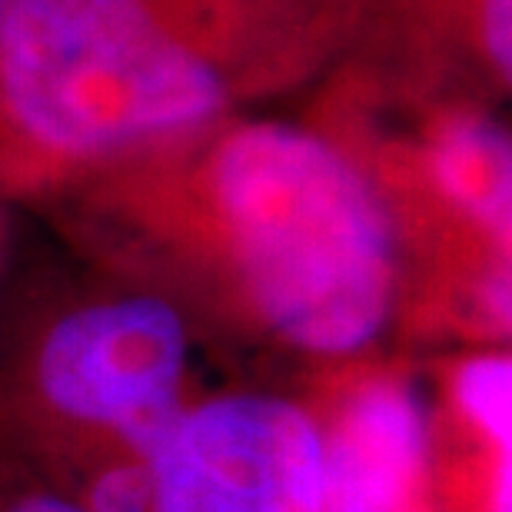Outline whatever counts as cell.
<instances>
[{
	"instance_id": "6da1fadb",
	"label": "cell",
	"mask_w": 512,
	"mask_h": 512,
	"mask_svg": "<svg viewBox=\"0 0 512 512\" xmlns=\"http://www.w3.org/2000/svg\"><path fill=\"white\" fill-rule=\"evenodd\" d=\"M350 17L353 0H10L0 130L47 167H117L326 77Z\"/></svg>"
},
{
	"instance_id": "7a4b0ae2",
	"label": "cell",
	"mask_w": 512,
	"mask_h": 512,
	"mask_svg": "<svg viewBox=\"0 0 512 512\" xmlns=\"http://www.w3.org/2000/svg\"><path fill=\"white\" fill-rule=\"evenodd\" d=\"M173 223L283 343L343 356L393 320L403 250L380 187L330 127L233 114L143 153Z\"/></svg>"
},
{
	"instance_id": "3957f363",
	"label": "cell",
	"mask_w": 512,
	"mask_h": 512,
	"mask_svg": "<svg viewBox=\"0 0 512 512\" xmlns=\"http://www.w3.org/2000/svg\"><path fill=\"white\" fill-rule=\"evenodd\" d=\"M190 336L180 310L153 293L74 306L50 326L37 356L47 406L124 443L150 463L180 419Z\"/></svg>"
},
{
	"instance_id": "277c9868",
	"label": "cell",
	"mask_w": 512,
	"mask_h": 512,
	"mask_svg": "<svg viewBox=\"0 0 512 512\" xmlns=\"http://www.w3.org/2000/svg\"><path fill=\"white\" fill-rule=\"evenodd\" d=\"M150 512H320L323 429L280 396L183 409L150 456Z\"/></svg>"
},
{
	"instance_id": "5b68a950",
	"label": "cell",
	"mask_w": 512,
	"mask_h": 512,
	"mask_svg": "<svg viewBox=\"0 0 512 512\" xmlns=\"http://www.w3.org/2000/svg\"><path fill=\"white\" fill-rule=\"evenodd\" d=\"M333 90L380 104L473 100L512 87V0H353Z\"/></svg>"
},
{
	"instance_id": "8992f818",
	"label": "cell",
	"mask_w": 512,
	"mask_h": 512,
	"mask_svg": "<svg viewBox=\"0 0 512 512\" xmlns=\"http://www.w3.org/2000/svg\"><path fill=\"white\" fill-rule=\"evenodd\" d=\"M383 107L409 124L399 140L403 180L419 187L409 197H419V207L433 213L439 227L469 240L479 256L509 266L512 143L499 107L473 100Z\"/></svg>"
},
{
	"instance_id": "52a82bcc",
	"label": "cell",
	"mask_w": 512,
	"mask_h": 512,
	"mask_svg": "<svg viewBox=\"0 0 512 512\" xmlns=\"http://www.w3.org/2000/svg\"><path fill=\"white\" fill-rule=\"evenodd\" d=\"M429 426L396 380L356 386L323 429L320 512H423Z\"/></svg>"
},
{
	"instance_id": "ba28073f",
	"label": "cell",
	"mask_w": 512,
	"mask_h": 512,
	"mask_svg": "<svg viewBox=\"0 0 512 512\" xmlns=\"http://www.w3.org/2000/svg\"><path fill=\"white\" fill-rule=\"evenodd\" d=\"M453 399L459 413L486 439L496 459H509L512 443V363L509 356L483 353L456 370Z\"/></svg>"
},
{
	"instance_id": "9c48e42d",
	"label": "cell",
	"mask_w": 512,
	"mask_h": 512,
	"mask_svg": "<svg viewBox=\"0 0 512 512\" xmlns=\"http://www.w3.org/2000/svg\"><path fill=\"white\" fill-rule=\"evenodd\" d=\"M87 512H150V466L133 459L97 479Z\"/></svg>"
},
{
	"instance_id": "30bf717a",
	"label": "cell",
	"mask_w": 512,
	"mask_h": 512,
	"mask_svg": "<svg viewBox=\"0 0 512 512\" xmlns=\"http://www.w3.org/2000/svg\"><path fill=\"white\" fill-rule=\"evenodd\" d=\"M7 512H87V509L67 503V499H57V496H30V499H20V503L10 506Z\"/></svg>"
},
{
	"instance_id": "8fae6325",
	"label": "cell",
	"mask_w": 512,
	"mask_h": 512,
	"mask_svg": "<svg viewBox=\"0 0 512 512\" xmlns=\"http://www.w3.org/2000/svg\"><path fill=\"white\" fill-rule=\"evenodd\" d=\"M7 7H10V0H0V27H4V17H7Z\"/></svg>"
}]
</instances>
